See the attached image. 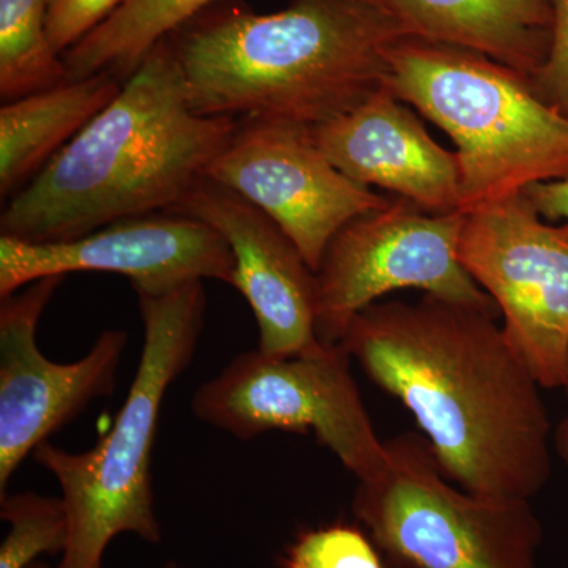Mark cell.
<instances>
[{"label":"cell","instance_id":"cell-14","mask_svg":"<svg viewBox=\"0 0 568 568\" xmlns=\"http://www.w3.org/2000/svg\"><path fill=\"white\" fill-rule=\"evenodd\" d=\"M347 178L405 197L426 212H459L458 156L437 144L388 85L364 104L312 132Z\"/></svg>","mask_w":568,"mask_h":568},{"label":"cell","instance_id":"cell-1","mask_svg":"<svg viewBox=\"0 0 568 568\" xmlns=\"http://www.w3.org/2000/svg\"><path fill=\"white\" fill-rule=\"evenodd\" d=\"M497 317L424 294L376 302L339 345L413 414L440 469L473 495L530 500L551 477L541 387Z\"/></svg>","mask_w":568,"mask_h":568},{"label":"cell","instance_id":"cell-12","mask_svg":"<svg viewBox=\"0 0 568 568\" xmlns=\"http://www.w3.org/2000/svg\"><path fill=\"white\" fill-rule=\"evenodd\" d=\"M73 272L118 274L136 293H163L197 280L233 284L234 261L211 226L173 212L122 220L71 241L0 235V298L37 280Z\"/></svg>","mask_w":568,"mask_h":568},{"label":"cell","instance_id":"cell-15","mask_svg":"<svg viewBox=\"0 0 568 568\" xmlns=\"http://www.w3.org/2000/svg\"><path fill=\"white\" fill-rule=\"evenodd\" d=\"M407 36L476 52L532 81L551 44L552 0H381Z\"/></svg>","mask_w":568,"mask_h":568},{"label":"cell","instance_id":"cell-20","mask_svg":"<svg viewBox=\"0 0 568 568\" xmlns=\"http://www.w3.org/2000/svg\"><path fill=\"white\" fill-rule=\"evenodd\" d=\"M283 568H386L372 537L349 525H331L298 534Z\"/></svg>","mask_w":568,"mask_h":568},{"label":"cell","instance_id":"cell-17","mask_svg":"<svg viewBox=\"0 0 568 568\" xmlns=\"http://www.w3.org/2000/svg\"><path fill=\"white\" fill-rule=\"evenodd\" d=\"M213 0H126L99 28L63 52L69 81L100 73L126 78L149 52Z\"/></svg>","mask_w":568,"mask_h":568},{"label":"cell","instance_id":"cell-2","mask_svg":"<svg viewBox=\"0 0 568 568\" xmlns=\"http://www.w3.org/2000/svg\"><path fill=\"white\" fill-rule=\"evenodd\" d=\"M241 122L193 110L173 47L156 44L121 92L14 194L2 235L61 242L174 212L207 179Z\"/></svg>","mask_w":568,"mask_h":568},{"label":"cell","instance_id":"cell-25","mask_svg":"<svg viewBox=\"0 0 568 568\" xmlns=\"http://www.w3.org/2000/svg\"><path fill=\"white\" fill-rule=\"evenodd\" d=\"M29 568H48V566H44V564H41L39 562V560H37L36 564H33V566L29 567ZM164 568H183L182 566H179V564H175V562H170L168 564L166 567Z\"/></svg>","mask_w":568,"mask_h":568},{"label":"cell","instance_id":"cell-16","mask_svg":"<svg viewBox=\"0 0 568 568\" xmlns=\"http://www.w3.org/2000/svg\"><path fill=\"white\" fill-rule=\"evenodd\" d=\"M111 73L65 81L0 108V194H17L115 99Z\"/></svg>","mask_w":568,"mask_h":568},{"label":"cell","instance_id":"cell-18","mask_svg":"<svg viewBox=\"0 0 568 568\" xmlns=\"http://www.w3.org/2000/svg\"><path fill=\"white\" fill-rule=\"evenodd\" d=\"M48 0H0V97L3 103L69 81L47 32Z\"/></svg>","mask_w":568,"mask_h":568},{"label":"cell","instance_id":"cell-13","mask_svg":"<svg viewBox=\"0 0 568 568\" xmlns=\"http://www.w3.org/2000/svg\"><path fill=\"white\" fill-rule=\"evenodd\" d=\"M173 213L211 226L233 254V284L252 308L261 353L297 355L321 345L316 274L294 242L256 205L204 179Z\"/></svg>","mask_w":568,"mask_h":568},{"label":"cell","instance_id":"cell-24","mask_svg":"<svg viewBox=\"0 0 568 568\" xmlns=\"http://www.w3.org/2000/svg\"><path fill=\"white\" fill-rule=\"evenodd\" d=\"M568 396V377L566 386H564ZM552 446H555L556 454L559 455L560 462L568 467V416L564 417L556 426L552 433Z\"/></svg>","mask_w":568,"mask_h":568},{"label":"cell","instance_id":"cell-6","mask_svg":"<svg viewBox=\"0 0 568 568\" xmlns=\"http://www.w3.org/2000/svg\"><path fill=\"white\" fill-rule=\"evenodd\" d=\"M379 474L357 481L353 511L396 568H538L544 538L530 500L459 488L416 433L387 440Z\"/></svg>","mask_w":568,"mask_h":568},{"label":"cell","instance_id":"cell-7","mask_svg":"<svg viewBox=\"0 0 568 568\" xmlns=\"http://www.w3.org/2000/svg\"><path fill=\"white\" fill-rule=\"evenodd\" d=\"M339 343L297 355L239 354L194 392L192 409L204 424L248 440L268 432H312L357 481L387 462Z\"/></svg>","mask_w":568,"mask_h":568},{"label":"cell","instance_id":"cell-3","mask_svg":"<svg viewBox=\"0 0 568 568\" xmlns=\"http://www.w3.org/2000/svg\"><path fill=\"white\" fill-rule=\"evenodd\" d=\"M407 37L381 0H294L275 13L219 14L173 51L200 114L312 133L386 88Z\"/></svg>","mask_w":568,"mask_h":568},{"label":"cell","instance_id":"cell-11","mask_svg":"<svg viewBox=\"0 0 568 568\" xmlns=\"http://www.w3.org/2000/svg\"><path fill=\"white\" fill-rule=\"evenodd\" d=\"M207 179L267 213L315 274L347 223L390 201L343 174L312 133L282 123L239 125Z\"/></svg>","mask_w":568,"mask_h":568},{"label":"cell","instance_id":"cell-21","mask_svg":"<svg viewBox=\"0 0 568 568\" xmlns=\"http://www.w3.org/2000/svg\"><path fill=\"white\" fill-rule=\"evenodd\" d=\"M126 0H48L47 32L51 47L63 54L99 28Z\"/></svg>","mask_w":568,"mask_h":568},{"label":"cell","instance_id":"cell-4","mask_svg":"<svg viewBox=\"0 0 568 568\" xmlns=\"http://www.w3.org/2000/svg\"><path fill=\"white\" fill-rule=\"evenodd\" d=\"M144 342L140 364L114 424L91 448L71 454L40 444L33 458L61 488L69 537L59 568H102L121 534L162 541L152 488V450L164 395L189 368L203 334V282L136 293Z\"/></svg>","mask_w":568,"mask_h":568},{"label":"cell","instance_id":"cell-9","mask_svg":"<svg viewBox=\"0 0 568 568\" xmlns=\"http://www.w3.org/2000/svg\"><path fill=\"white\" fill-rule=\"evenodd\" d=\"M459 263L495 301L503 331L544 388L568 377V224L525 193L465 213Z\"/></svg>","mask_w":568,"mask_h":568},{"label":"cell","instance_id":"cell-22","mask_svg":"<svg viewBox=\"0 0 568 568\" xmlns=\"http://www.w3.org/2000/svg\"><path fill=\"white\" fill-rule=\"evenodd\" d=\"M530 84L540 99L568 118V0H552L551 44Z\"/></svg>","mask_w":568,"mask_h":568},{"label":"cell","instance_id":"cell-5","mask_svg":"<svg viewBox=\"0 0 568 568\" xmlns=\"http://www.w3.org/2000/svg\"><path fill=\"white\" fill-rule=\"evenodd\" d=\"M387 85L457 144L459 212L568 178V118L517 71L407 37L392 52Z\"/></svg>","mask_w":568,"mask_h":568},{"label":"cell","instance_id":"cell-10","mask_svg":"<svg viewBox=\"0 0 568 568\" xmlns=\"http://www.w3.org/2000/svg\"><path fill=\"white\" fill-rule=\"evenodd\" d=\"M65 276L37 280L0 304V499L11 477L48 437L114 392L129 336L104 331L70 364L37 345V325Z\"/></svg>","mask_w":568,"mask_h":568},{"label":"cell","instance_id":"cell-8","mask_svg":"<svg viewBox=\"0 0 568 568\" xmlns=\"http://www.w3.org/2000/svg\"><path fill=\"white\" fill-rule=\"evenodd\" d=\"M463 224V212H426L399 196L347 223L316 272L317 338L339 343L355 315L402 290L499 316L495 301L459 263Z\"/></svg>","mask_w":568,"mask_h":568},{"label":"cell","instance_id":"cell-23","mask_svg":"<svg viewBox=\"0 0 568 568\" xmlns=\"http://www.w3.org/2000/svg\"><path fill=\"white\" fill-rule=\"evenodd\" d=\"M536 211L548 222L562 220L568 224V178L562 181L537 183L523 192Z\"/></svg>","mask_w":568,"mask_h":568},{"label":"cell","instance_id":"cell-19","mask_svg":"<svg viewBox=\"0 0 568 568\" xmlns=\"http://www.w3.org/2000/svg\"><path fill=\"white\" fill-rule=\"evenodd\" d=\"M0 518L10 526L0 545V568H29L40 556L62 555L65 549L69 518L61 497L37 493L3 496Z\"/></svg>","mask_w":568,"mask_h":568}]
</instances>
